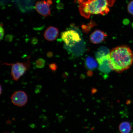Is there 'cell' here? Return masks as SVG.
Returning <instances> with one entry per match:
<instances>
[{
  "mask_svg": "<svg viewBox=\"0 0 133 133\" xmlns=\"http://www.w3.org/2000/svg\"><path fill=\"white\" fill-rule=\"evenodd\" d=\"M59 32V30L57 28L52 26H50L45 31L44 38L48 41H54L58 37Z\"/></svg>",
  "mask_w": 133,
  "mask_h": 133,
  "instance_id": "9c48e42d",
  "label": "cell"
},
{
  "mask_svg": "<svg viewBox=\"0 0 133 133\" xmlns=\"http://www.w3.org/2000/svg\"><path fill=\"white\" fill-rule=\"evenodd\" d=\"M109 57L97 60L98 63L99 64V70L105 74H109L112 70L109 65Z\"/></svg>",
  "mask_w": 133,
  "mask_h": 133,
  "instance_id": "30bf717a",
  "label": "cell"
},
{
  "mask_svg": "<svg viewBox=\"0 0 133 133\" xmlns=\"http://www.w3.org/2000/svg\"><path fill=\"white\" fill-rule=\"evenodd\" d=\"M110 67L116 72L121 73L129 69L133 64V52L131 48L122 45L113 48L110 51Z\"/></svg>",
  "mask_w": 133,
  "mask_h": 133,
  "instance_id": "6da1fadb",
  "label": "cell"
},
{
  "mask_svg": "<svg viewBox=\"0 0 133 133\" xmlns=\"http://www.w3.org/2000/svg\"><path fill=\"white\" fill-rule=\"evenodd\" d=\"M12 36L10 35L6 36L5 38L6 41L8 42H10L12 41Z\"/></svg>",
  "mask_w": 133,
  "mask_h": 133,
  "instance_id": "ac0fdd59",
  "label": "cell"
},
{
  "mask_svg": "<svg viewBox=\"0 0 133 133\" xmlns=\"http://www.w3.org/2000/svg\"><path fill=\"white\" fill-rule=\"evenodd\" d=\"M107 36V35L104 31L96 30L91 33L90 36V40L93 44H99L104 41Z\"/></svg>",
  "mask_w": 133,
  "mask_h": 133,
  "instance_id": "52a82bcc",
  "label": "cell"
},
{
  "mask_svg": "<svg viewBox=\"0 0 133 133\" xmlns=\"http://www.w3.org/2000/svg\"><path fill=\"white\" fill-rule=\"evenodd\" d=\"M98 62L94 58L91 56H89L86 58L85 64L88 69L93 70L95 69L98 66Z\"/></svg>",
  "mask_w": 133,
  "mask_h": 133,
  "instance_id": "7c38bea8",
  "label": "cell"
},
{
  "mask_svg": "<svg viewBox=\"0 0 133 133\" xmlns=\"http://www.w3.org/2000/svg\"><path fill=\"white\" fill-rule=\"evenodd\" d=\"M127 9L129 13L133 15V0L128 4Z\"/></svg>",
  "mask_w": 133,
  "mask_h": 133,
  "instance_id": "9a60e30c",
  "label": "cell"
},
{
  "mask_svg": "<svg viewBox=\"0 0 133 133\" xmlns=\"http://www.w3.org/2000/svg\"><path fill=\"white\" fill-rule=\"evenodd\" d=\"M116 0H78L80 13L84 17L89 18L91 14H108Z\"/></svg>",
  "mask_w": 133,
  "mask_h": 133,
  "instance_id": "7a4b0ae2",
  "label": "cell"
},
{
  "mask_svg": "<svg viewBox=\"0 0 133 133\" xmlns=\"http://www.w3.org/2000/svg\"><path fill=\"white\" fill-rule=\"evenodd\" d=\"M52 4L51 0L39 1L36 3L35 8L38 13L44 16H47L51 14L50 6Z\"/></svg>",
  "mask_w": 133,
  "mask_h": 133,
  "instance_id": "8992f818",
  "label": "cell"
},
{
  "mask_svg": "<svg viewBox=\"0 0 133 133\" xmlns=\"http://www.w3.org/2000/svg\"><path fill=\"white\" fill-rule=\"evenodd\" d=\"M38 42L36 38H32L31 40V43L33 44H37Z\"/></svg>",
  "mask_w": 133,
  "mask_h": 133,
  "instance_id": "ffe728a7",
  "label": "cell"
},
{
  "mask_svg": "<svg viewBox=\"0 0 133 133\" xmlns=\"http://www.w3.org/2000/svg\"></svg>",
  "mask_w": 133,
  "mask_h": 133,
  "instance_id": "603a6c76",
  "label": "cell"
},
{
  "mask_svg": "<svg viewBox=\"0 0 133 133\" xmlns=\"http://www.w3.org/2000/svg\"><path fill=\"white\" fill-rule=\"evenodd\" d=\"M49 68L52 72H54L56 71L57 69V65L55 63H52L49 65Z\"/></svg>",
  "mask_w": 133,
  "mask_h": 133,
  "instance_id": "2e32d148",
  "label": "cell"
},
{
  "mask_svg": "<svg viewBox=\"0 0 133 133\" xmlns=\"http://www.w3.org/2000/svg\"><path fill=\"white\" fill-rule=\"evenodd\" d=\"M11 101L13 104L19 107H23L27 103L28 97L24 91H18L13 93L11 97Z\"/></svg>",
  "mask_w": 133,
  "mask_h": 133,
  "instance_id": "5b68a950",
  "label": "cell"
},
{
  "mask_svg": "<svg viewBox=\"0 0 133 133\" xmlns=\"http://www.w3.org/2000/svg\"><path fill=\"white\" fill-rule=\"evenodd\" d=\"M11 0H1V5L2 4V5H5L7 4L8 3H9Z\"/></svg>",
  "mask_w": 133,
  "mask_h": 133,
  "instance_id": "d6986e66",
  "label": "cell"
},
{
  "mask_svg": "<svg viewBox=\"0 0 133 133\" xmlns=\"http://www.w3.org/2000/svg\"><path fill=\"white\" fill-rule=\"evenodd\" d=\"M47 57L49 58H51L53 56V54L52 52H51V51H49L47 53Z\"/></svg>",
  "mask_w": 133,
  "mask_h": 133,
  "instance_id": "44dd1931",
  "label": "cell"
},
{
  "mask_svg": "<svg viewBox=\"0 0 133 133\" xmlns=\"http://www.w3.org/2000/svg\"><path fill=\"white\" fill-rule=\"evenodd\" d=\"M45 61L42 58H40L36 61L35 65L36 67L39 69L44 68L45 65Z\"/></svg>",
  "mask_w": 133,
  "mask_h": 133,
  "instance_id": "5bb4252c",
  "label": "cell"
},
{
  "mask_svg": "<svg viewBox=\"0 0 133 133\" xmlns=\"http://www.w3.org/2000/svg\"><path fill=\"white\" fill-rule=\"evenodd\" d=\"M15 3L18 8L23 12L31 11L34 6L32 0H19Z\"/></svg>",
  "mask_w": 133,
  "mask_h": 133,
  "instance_id": "ba28073f",
  "label": "cell"
},
{
  "mask_svg": "<svg viewBox=\"0 0 133 133\" xmlns=\"http://www.w3.org/2000/svg\"><path fill=\"white\" fill-rule=\"evenodd\" d=\"M132 133H133V132H132Z\"/></svg>",
  "mask_w": 133,
  "mask_h": 133,
  "instance_id": "cb8c5ba5",
  "label": "cell"
},
{
  "mask_svg": "<svg viewBox=\"0 0 133 133\" xmlns=\"http://www.w3.org/2000/svg\"><path fill=\"white\" fill-rule=\"evenodd\" d=\"M119 129L121 133H129L132 129V126L128 121H124L119 124Z\"/></svg>",
  "mask_w": 133,
  "mask_h": 133,
  "instance_id": "4fadbf2b",
  "label": "cell"
},
{
  "mask_svg": "<svg viewBox=\"0 0 133 133\" xmlns=\"http://www.w3.org/2000/svg\"><path fill=\"white\" fill-rule=\"evenodd\" d=\"M30 56L27 57L26 62L21 63L17 62L15 63H4L2 65H6L11 66V76L14 81H17L21 76L24 75L26 71L30 69Z\"/></svg>",
  "mask_w": 133,
  "mask_h": 133,
  "instance_id": "3957f363",
  "label": "cell"
},
{
  "mask_svg": "<svg viewBox=\"0 0 133 133\" xmlns=\"http://www.w3.org/2000/svg\"><path fill=\"white\" fill-rule=\"evenodd\" d=\"M3 26V24L1 23L0 26V39L1 41L3 39L4 34V29Z\"/></svg>",
  "mask_w": 133,
  "mask_h": 133,
  "instance_id": "e0dca14e",
  "label": "cell"
},
{
  "mask_svg": "<svg viewBox=\"0 0 133 133\" xmlns=\"http://www.w3.org/2000/svg\"><path fill=\"white\" fill-rule=\"evenodd\" d=\"M2 91V88L1 85V94Z\"/></svg>",
  "mask_w": 133,
  "mask_h": 133,
  "instance_id": "7402d4cb",
  "label": "cell"
},
{
  "mask_svg": "<svg viewBox=\"0 0 133 133\" xmlns=\"http://www.w3.org/2000/svg\"><path fill=\"white\" fill-rule=\"evenodd\" d=\"M61 37L66 45L70 47H73L81 40L78 33L74 30H68L62 32Z\"/></svg>",
  "mask_w": 133,
  "mask_h": 133,
  "instance_id": "277c9868",
  "label": "cell"
},
{
  "mask_svg": "<svg viewBox=\"0 0 133 133\" xmlns=\"http://www.w3.org/2000/svg\"><path fill=\"white\" fill-rule=\"evenodd\" d=\"M110 51L107 47L101 46L98 50L96 54V59L107 57L109 55Z\"/></svg>",
  "mask_w": 133,
  "mask_h": 133,
  "instance_id": "8fae6325",
  "label": "cell"
}]
</instances>
